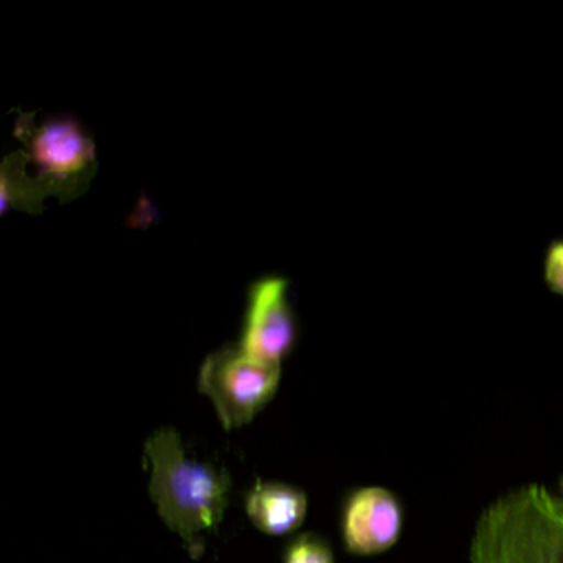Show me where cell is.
I'll return each mask as SVG.
<instances>
[{"mask_svg": "<svg viewBox=\"0 0 563 563\" xmlns=\"http://www.w3.org/2000/svg\"><path fill=\"white\" fill-rule=\"evenodd\" d=\"M282 378L277 363H264L244 354L238 343L211 352L198 372V389L205 394L227 431L249 424L275 396Z\"/></svg>", "mask_w": 563, "mask_h": 563, "instance_id": "4", "label": "cell"}, {"mask_svg": "<svg viewBox=\"0 0 563 563\" xmlns=\"http://www.w3.org/2000/svg\"><path fill=\"white\" fill-rule=\"evenodd\" d=\"M13 134L22 141L29 163L37 167V178L46 183L59 202L79 198L97 174L95 141L68 117H46L18 112Z\"/></svg>", "mask_w": 563, "mask_h": 563, "instance_id": "3", "label": "cell"}, {"mask_svg": "<svg viewBox=\"0 0 563 563\" xmlns=\"http://www.w3.org/2000/svg\"><path fill=\"white\" fill-rule=\"evenodd\" d=\"M150 497L163 519L196 559L205 550L198 539L216 532L229 506L231 475L224 466L191 460L174 427H158L145 440Z\"/></svg>", "mask_w": 563, "mask_h": 563, "instance_id": "1", "label": "cell"}, {"mask_svg": "<svg viewBox=\"0 0 563 563\" xmlns=\"http://www.w3.org/2000/svg\"><path fill=\"white\" fill-rule=\"evenodd\" d=\"M400 499L385 486H358L341 506V541L350 554L374 556L391 550L402 532Z\"/></svg>", "mask_w": 563, "mask_h": 563, "instance_id": "6", "label": "cell"}, {"mask_svg": "<svg viewBox=\"0 0 563 563\" xmlns=\"http://www.w3.org/2000/svg\"><path fill=\"white\" fill-rule=\"evenodd\" d=\"M295 345V317L288 306V279L266 275L251 284L238 347L264 363H282Z\"/></svg>", "mask_w": 563, "mask_h": 563, "instance_id": "5", "label": "cell"}, {"mask_svg": "<svg viewBox=\"0 0 563 563\" xmlns=\"http://www.w3.org/2000/svg\"><path fill=\"white\" fill-rule=\"evenodd\" d=\"M244 510L260 532L279 537L297 530L303 523L308 497L295 484L255 479L244 493Z\"/></svg>", "mask_w": 563, "mask_h": 563, "instance_id": "7", "label": "cell"}, {"mask_svg": "<svg viewBox=\"0 0 563 563\" xmlns=\"http://www.w3.org/2000/svg\"><path fill=\"white\" fill-rule=\"evenodd\" d=\"M556 490H559V493H561V495H563V477H561V479H559V486H556Z\"/></svg>", "mask_w": 563, "mask_h": 563, "instance_id": "11", "label": "cell"}, {"mask_svg": "<svg viewBox=\"0 0 563 563\" xmlns=\"http://www.w3.org/2000/svg\"><path fill=\"white\" fill-rule=\"evenodd\" d=\"M29 156L24 150H13L0 161V216L15 209L42 213L44 200L51 196L46 183L26 172Z\"/></svg>", "mask_w": 563, "mask_h": 563, "instance_id": "8", "label": "cell"}, {"mask_svg": "<svg viewBox=\"0 0 563 563\" xmlns=\"http://www.w3.org/2000/svg\"><path fill=\"white\" fill-rule=\"evenodd\" d=\"M471 563H563V495L523 484L493 499L477 517Z\"/></svg>", "mask_w": 563, "mask_h": 563, "instance_id": "2", "label": "cell"}, {"mask_svg": "<svg viewBox=\"0 0 563 563\" xmlns=\"http://www.w3.org/2000/svg\"><path fill=\"white\" fill-rule=\"evenodd\" d=\"M543 282L545 286L563 297V240L550 242L543 257Z\"/></svg>", "mask_w": 563, "mask_h": 563, "instance_id": "10", "label": "cell"}, {"mask_svg": "<svg viewBox=\"0 0 563 563\" xmlns=\"http://www.w3.org/2000/svg\"><path fill=\"white\" fill-rule=\"evenodd\" d=\"M282 563H334V552L321 534L301 532L284 545Z\"/></svg>", "mask_w": 563, "mask_h": 563, "instance_id": "9", "label": "cell"}]
</instances>
